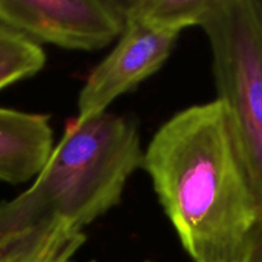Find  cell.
<instances>
[{
    "label": "cell",
    "instance_id": "obj_1",
    "mask_svg": "<svg viewBox=\"0 0 262 262\" xmlns=\"http://www.w3.org/2000/svg\"><path fill=\"white\" fill-rule=\"evenodd\" d=\"M141 168L192 261L242 262L262 205L219 100L166 120Z\"/></svg>",
    "mask_w": 262,
    "mask_h": 262
},
{
    "label": "cell",
    "instance_id": "obj_2",
    "mask_svg": "<svg viewBox=\"0 0 262 262\" xmlns=\"http://www.w3.org/2000/svg\"><path fill=\"white\" fill-rule=\"evenodd\" d=\"M142 160L129 118L68 120L32 186L0 202V262H71L86 228L119 205Z\"/></svg>",
    "mask_w": 262,
    "mask_h": 262
},
{
    "label": "cell",
    "instance_id": "obj_3",
    "mask_svg": "<svg viewBox=\"0 0 262 262\" xmlns=\"http://www.w3.org/2000/svg\"><path fill=\"white\" fill-rule=\"evenodd\" d=\"M217 97L262 205V10L257 0H214L201 25Z\"/></svg>",
    "mask_w": 262,
    "mask_h": 262
},
{
    "label": "cell",
    "instance_id": "obj_4",
    "mask_svg": "<svg viewBox=\"0 0 262 262\" xmlns=\"http://www.w3.org/2000/svg\"><path fill=\"white\" fill-rule=\"evenodd\" d=\"M0 25L36 43L95 51L122 36L123 0H0Z\"/></svg>",
    "mask_w": 262,
    "mask_h": 262
},
{
    "label": "cell",
    "instance_id": "obj_5",
    "mask_svg": "<svg viewBox=\"0 0 262 262\" xmlns=\"http://www.w3.org/2000/svg\"><path fill=\"white\" fill-rule=\"evenodd\" d=\"M178 35L163 32L138 20H127L113 50L90 72L77 100L76 119L87 122L140 86L165 64Z\"/></svg>",
    "mask_w": 262,
    "mask_h": 262
},
{
    "label": "cell",
    "instance_id": "obj_6",
    "mask_svg": "<svg viewBox=\"0 0 262 262\" xmlns=\"http://www.w3.org/2000/svg\"><path fill=\"white\" fill-rule=\"evenodd\" d=\"M50 117L0 107V181L35 179L54 151Z\"/></svg>",
    "mask_w": 262,
    "mask_h": 262
},
{
    "label": "cell",
    "instance_id": "obj_7",
    "mask_svg": "<svg viewBox=\"0 0 262 262\" xmlns=\"http://www.w3.org/2000/svg\"><path fill=\"white\" fill-rule=\"evenodd\" d=\"M127 20H138L163 32L179 35L200 26L214 0H123Z\"/></svg>",
    "mask_w": 262,
    "mask_h": 262
},
{
    "label": "cell",
    "instance_id": "obj_8",
    "mask_svg": "<svg viewBox=\"0 0 262 262\" xmlns=\"http://www.w3.org/2000/svg\"><path fill=\"white\" fill-rule=\"evenodd\" d=\"M45 63L46 55L38 43L0 25V90L35 76Z\"/></svg>",
    "mask_w": 262,
    "mask_h": 262
},
{
    "label": "cell",
    "instance_id": "obj_9",
    "mask_svg": "<svg viewBox=\"0 0 262 262\" xmlns=\"http://www.w3.org/2000/svg\"><path fill=\"white\" fill-rule=\"evenodd\" d=\"M242 262H262V214L248 238Z\"/></svg>",
    "mask_w": 262,
    "mask_h": 262
},
{
    "label": "cell",
    "instance_id": "obj_10",
    "mask_svg": "<svg viewBox=\"0 0 262 262\" xmlns=\"http://www.w3.org/2000/svg\"><path fill=\"white\" fill-rule=\"evenodd\" d=\"M257 3H258V5H260V8H261V10H262V0H257Z\"/></svg>",
    "mask_w": 262,
    "mask_h": 262
},
{
    "label": "cell",
    "instance_id": "obj_11",
    "mask_svg": "<svg viewBox=\"0 0 262 262\" xmlns=\"http://www.w3.org/2000/svg\"><path fill=\"white\" fill-rule=\"evenodd\" d=\"M90 262H95V261H90Z\"/></svg>",
    "mask_w": 262,
    "mask_h": 262
}]
</instances>
